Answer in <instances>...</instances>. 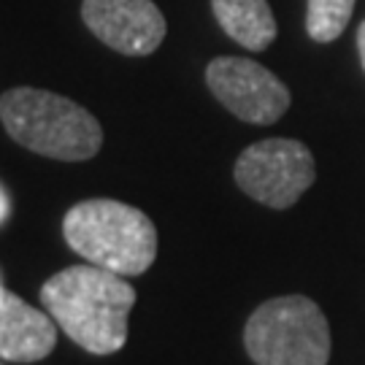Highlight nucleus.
Masks as SVG:
<instances>
[{"label": "nucleus", "mask_w": 365, "mask_h": 365, "mask_svg": "<svg viewBox=\"0 0 365 365\" xmlns=\"http://www.w3.org/2000/svg\"><path fill=\"white\" fill-rule=\"evenodd\" d=\"M41 303L68 339L90 354H114L128 341L135 289L119 274L98 265H71L49 276Z\"/></svg>", "instance_id": "1"}, {"label": "nucleus", "mask_w": 365, "mask_h": 365, "mask_svg": "<svg viewBox=\"0 0 365 365\" xmlns=\"http://www.w3.org/2000/svg\"><path fill=\"white\" fill-rule=\"evenodd\" d=\"M0 122L19 146L63 163H81L101 152L103 128L84 106L57 92L14 87L0 95Z\"/></svg>", "instance_id": "2"}, {"label": "nucleus", "mask_w": 365, "mask_h": 365, "mask_svg": "<svg viewBox=\"0 0 365 365\" xmlns=\"http://www.w3.org/2000/svg\"><path fill=\"white\" fill-rule=\"evenodd\" d=\"M63 235L78 257L119 276H141L157 257L155 222L111 197H92L68 209Z\"/></svg>", "instance_id": "3"}, {"label": "nucleus", "mask_w": 365, "mask_h": 365, "mask_svg": "<svg viewBox=\"0 0 365 365\" xmlns=\"http://www.w3.org/2000/svg\"><path fill=\"white\" fill-rule=\"evenodd\" d=\"M244 346L255 365H327L330 327L314 300L271 298L249 317Z\"/></svg>", "instance_id": "4"}, {"label": "nucleus", "mask_w": 365, "mask_h": 365, "mask_svg": "<svg viewBox=\"0 0 365 365\" xmlns=\"http://www.w3.org/2000/svg\"><path fill=\"white\" fill-rule=\"evenodd\" d=\"M235 184L268 209H289L317 179L309 146L292 138H265L235 160Z\"/></svg>", "instance_id": "5"}, {"label": "nucleus", "mask_w": 365, "mask_h": 365, "mask_svg": "<svg viewBox=\"0 0 365 365\" xmlns=\"http://www.w3.org/2000/svg\"><path fill=\"white\" fill-rule=\"evenodd\" d=\"M206 84L230 114L252 125H271L289 108V90L247 57H217L206 68Z\"/></svg>", "instance_id": "6"}, {"label": "nucleus", "mask_w": 365, "mask_h": 365, "mask_svg": "<svg viewBox=\"0 0 365 365\" xmlns=\"http://www.w3.org/2000/svg\"><path fill=\"white\" fill-rule=\"evenodd\" d=\"M81 19L95 38L128 57L152 54L168 30L152 0H84Z\"/></svg>", "instance_id": "7"}, {"label": "nucleus", "mask_w": 365, "mask_h": 365, "mask_svg": "<svg viewBox=\"0 0 365 365\" xmlns=\"http://www.w3.org/2000/svg\"><path fill=\"white\" fill-rule=\"evenodd\" d=\"M57 344V322L0 284V360L38 363Z\"/></svg>", "instance_id": "8"}, {"label": "nucleus", "mask_w": 365, "mask_h": 365, "mask_svg": "<svg viewBox=\"0 0 365 365\" xmlns=\"http://www.w3.org/2000/svg\"><path fill=\"white\" fill-rule=\"evenodd\" d=\"M220 27L244 49L262 52L276 38V19L268 0H211Z\"/></svg>", "instance_id": "9"}, {"label": "nucleus", "mask_w": 365, "mask_h": 365, "mask_svg": "<svg viewBox=\"0 0 365 365\" xmlns=\"http://www.w3.org/2000/svg\"><path fill=\"white\" fill-rule=\"evenodd\" d=\"M354 11V0H309L306 30L314 41L330 43L346 30Z\"/></svg>", "instance_id": "10"}, {"label": "nucleus", "mask_w": 365, "mask_h": 365, "mask_svg": "<svg viewBox=\"0 0 365 365\" xmlns=\"http://www.w3.org/2000/svg\"><path fill=\"white\" fill-rule=\"evenodd\" d=\"M9 211H11V200H9V192L0 187V222L9 217Z\"/></svg>", "instance_id": "11"}, {"label": "nucleus", "mask_w": 365, "mask_h": 365, "mask_svg": "<svg viewBox=\"0 0 365 365\" xmlns=\"http://www.w3.org/2000/svg\"><path fill=\"white\" fill-rule=\"evenodd\" d=\"M357 49H360V60H363V68H365V22L357 30Z\"/></svg>", "instance_id": "12"}]
</instances>
